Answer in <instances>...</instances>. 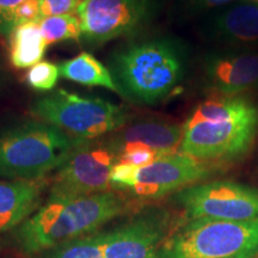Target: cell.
Here are the masks:
<instances>
[{
  "instance_id": "cell-1",
  "label": "cell",
  "mask_w": 258,
  "mask_h": 258,
  "mask_svg": "<svg viewBox=\"0 0 258 258\" xmlns=\"http://www.w3.org/2000/svg\"><path fill=\"white\" fill-rule=\"evenodd\" d=\"M117 93L139 106L169 101L182 90L186 59L182 47L167 37H131L116 46L106 63Z\"/></svg>"
},
{
  "instance_id": "cell-2",
  "label": "cell",
  "mask_w": 258,
  "mask_h": 258,
  "mask_svg": "<svg viewBox=\"0 0 258 258\" xmlns=\"http://www.w3.org/2000/svg\"><path fill=\"white\" fill-rule=\"evenodd\" d=\"M257 137V103L244 95L212 93L183 122L179 152L224 166L246 156Z\"/></svg>"
},
{
  "instance_id": "cell-3",
  "label": "cell",
  "mask_w": 258,
  "mask_h": 258,
  "mask_svg": "<svg viewBox=\"0 0 258 258\" xmlns=\"http://www.w3.org/2000/svg\"><path fill=\"white\" fill-rule=\"evenodd\" d=\"M132 208L131 198L114 190L79 198H47L14 231L16 246L29 256L53 250L67 241L96 233Z\"/></svg>"
},
{
  "instance_id": "cell-4",
  "label": "cell",
  "mask_w": 258,
  "mask_h": 258,
  "mask_svg": "<svg viewBox=\"0 0 258 258\" xmlns=\"http://www.w3.org/2000/svg\"><path fill=\"white\" fill-rule=\"evenodd\" d=\"M80 141L32 116L0 124V179L48 178Z\"/></svg>"
},
{
  "instance_id": "cell-5",
  "label": "cell",
  "mask_w": 258,
  "mask_h": 258,
  "mask_svg": "<svg viewBox=\"0 0 258 258\" xmlns=\"http://www.w3.org/2000/svg\"><path fill=\"white\" fill-rule=\"evenodd\" d=\"M258 253V219H185L161 245L158 258H252Z\"/></svg>"
},
{
  "instance_id": "cell-6",
  "label": "cell",
  "mask_w": 258,
  "mask_h": 258,
  "mask_svg": "<svg viewBox=\"0 0 258 258\" xmlns=\"http://www.w3.org/2000/svg\"><path fill=\"white\" fill-rule=\"evenodd\" d=\"M32 117L59 128L77 140H95L123 127L132 116L124 106L99 97L80 96L57 89L31 103Z\"/></svg>"
},
{
  "instance_id": "cell-7",
  "label": "cell",
  "mask_w": 258,
  "mask_h": 258,
  "mask_svg": "<svg viewBox=\"0 0 258 258\" xmlns=\"http://www.w3.org/2000/svg\"><path fill=\"white\" fill-rule=\"evenodd\" d=\"M118 161L104 138L82 140L49 178L48 198H79L111 191L110 173Z\"/></svg>"
},
{
  "instance_id": "cell-8",
  "label": "cell",
  "mask_w": 258,
  "mask_h": 258,
  "mask_svg": "<svg viewBox=\"0 0 258 258\" xmlns=\"http://www.w3.org/2000/svg\"><path fill=\"white\" fill-rule=\"evenodd\" d=\"M185 219L246 221L258 219V188L232 180H206L172 196Z\"/></svg>"
},
{
  "instance_id": "cell-9",
  "label": "cell",
  "mask_w": 258,
  "mask_h": 258,
  "mask_svg": "<svg viewBox=\"0 0 258 258\" xmlns=\"http://www.w3.org/2000/svg\"><path fill=\"white\" fill-rule=\"evenodd\" d=\"M153 15V0H83L78 10L80 43L96 48L118 38L139 36Z\"/></svg>"
},
{
  "instance_id": "cell-10",
  "label": "cell",
  "mask_w": 258,
  "mask_h": 258,
  "mask_svg": "<svg viewBox=\"0 0 258 258\" xmlns=\"http://www.w3.org/2000/svg\"><path fill=\"white\" fill-rule=\"evenodd\" d=\"M221 165L207 163L180 152L171 153L150 165L137 167L125 195L137 200H159L206 182L217 175Z\"/></svg>"
},
{
  "instance_id": "cell-11",
  "label": "cell",
  "mask_w": 258,
  "mask_h": 258,
  "mask_svg": "<svg viewBox=\"0 0 258 258\" xmlns=\"http://www.w3.org/2000/svg\"><path fill=\"white\" fill-rule=\"evenodd\" d=\"M171 221L166 209H141L114 230L106 231L104 258H158L171 233Z\"/></svg>"
},
{
  "instance_id": "cell-12",
  "label": "cell",
  "mask_w": 258,
  "mask_h": 258,
  "mask_svg": "<svg viewBox=\"0 0 258 258\" xmlns=\"http://www.w3.org/2000/svg\"><path fill=\"white\" fill-rule=\"evenodd\" d=\"M103 138L118 158L134 150H150L166 156L179 152L183 123L154 116L131 118L123 127Z\"/></svg>"
},
{
  "instance_id": "cell-13",
  "label": "cell",
  "mask_w": 258,
  "mask_h": 258,
  "mask_svg": "<svg viewBox=\"0 0 258 258\" xmlns=\"http://www.w3.org/2000/svg\"><path fill=\"white\" fill-rule=\"evenodd\" d=\"M206 83L213 95L241 96L258 89V54L225 53L211 55L205 63Z\"/></svg>"
},
{
  "instance_id": "cell-14",
  "label": "cell",
  "mask_w": 258,
  "mask_h": 258,
  "mask_svg": "<svg viewBox=\"0 0 258 258\" xmlns=\"http://www.w3.org/2000/svg\"><path fill=\"white\" fill-rule=\"evenodd\" d=\"M49 178L37 180L0 179V234L15 231L41 207Z\"/></svg>"
},
{
  "instance_id": "cell-15",
  "label": "cell",
  "mask_w": 258,
  "mask_h": 258,
  "mask_svg": "<svg viewBox=\"0 0 258 258\" xmlns=\"http://www.w3.org/2000/svg\"><path fill=\"white\" fill-rule=\"evenodd\" d=\"M221 40L240 47H258V3L246 2L222 11L213 23Z\"/></svg>"
},
{
  "instance_id": "cell-16",
  "label": "cell",
  "mask_w": 258,
  "mask_h": 258,
  "mask_svg": "<svg viewBox=\"0 0 258 258\" xmlns=\"http://www.w3.org/2000/svg\"><path fill=\"white\" fill-rule=\"evenodd\" d=\"M6 43L10 63L18 70L31 69L41 62L48 47L38 22L17 25Z\"/></svg>"
},
{
  "instance_id": "cell-17",
  "label": "cell",
  "mask_w": 258,
  "mask_h": 258,
  "mask_svg": "<svg viewBox=\"0 0 258 258\" xmlns=\"http://www.w3.org/2000/svg\"><path fill=\"white\" fill-rule=\"evenodd\" d=\"M61 78L90 88H103L117 93L115 82L106 64L88 51L59 64Z\"/></svg>"
},
{
  "instance_id": "cell-18",
  "label": "cell",
  "mask_w": 258,
  "mask_h": 258,
  "mask_svg": "<svg viewBox=\"0 0 258 258\" xmlns=\"http://www.w3.org/2000/svg\"><path fill=\"white\" fill-rule=\"evenodd\" d=\"M47 46L63 41L82 42V22L77 15L50 16L38 21Z\"/></svg>"
},
{
  "instance_id": "cell-19",
  "label": "cell",
  "mask_w": 258,
  "mask_h": 258,
  "mask_svg": "<svg viewBox=\"0 0 258 258\" xmlns=\"http://www.w3.org/2000/svg\"><path fill=\"white\" fill-rule=\"evenodd\" d=\"M106 231L67 241L50 251L44 258H104Z\"/></svg>"
},
{
  "instance_id": "cell-20",
  "label": "cell",
  "mask_w": 258,
  "mask_h": 258,
  "mask_svg": "<svg viewBox=\"0 0 258 258\" xmlns=\"http://www.w3.org/2000/svg\"><path fill=\"white\" fill-rule=\"evenodd\" d=\"M60 78L59 66L49 61H41L29 69L25 80L34 90L42 92L53 91Z\"/></svg>"
},
{
  "instance_id": "cell-21",
  "label": "cell",
  "mask_w": 258,
  "mask_h": 258,
  "mask_svg": "<svg viewBox=\"0 0 258 258\" xmlns=\"http://www.w3.org/2000/svg\"><path fill=\"white\" fill-rule=\"evenodd\" d=\"M27 0H0V38L8 42L16 28L18 10Z\"/></svg>"
},
{
  "instance_id": "cell-22",
  "label": "cell",
  "mask_w": 258,
  "mask_h": 258,
  "mask_svg": "<svg viewBox=\"0 0 258 258\" xmlns=\"http://www.w3.org/2000/svg\"><path fill=\"white\" fill-rule=\"evenodd\" d=\"M83 0H40L41 19L50 16L77 15Z\"/></svg>"
},
{
  "instance_id": "cell-23",
  "label": "cell",
  "mask_w": 258,
  "mask_h": 258,
  "mask_svg": "<svg viewBox=\"0 0 258 258\" xmlns=\"http://www.w3.org/2000/svg\"><path fill=\"white\" fill-rule=\"evenodd\" d=\"M161 157H164L163 154L153 152V151L150 150H134L128 153L122 154L118 158V161L131 164V165L135 167H144L146 165H150V164H152L153 161L158 160Z\"/></svg>"
},
{
  "instance_id": "cell-24",
  "label": "cell",
  "mask_w": 258,
  "mask_h": 258,
  "mask_svg": "<svg viewBox=\"0 0 258 258\" xmlns=\"http://www.w3.org/2000/svg\"><path fill=\"white\" fill-rule=\"evenodd\" d=\"M196 4L201 8H218V6H222L228 4V3L233 2V0H195Z\"/></svg>"
},
{
  "instance_id": "cell-25",
  "label": "cell",
  "mask_w": 258,
  "mask_h": 258,
  "mask_svg": "<svg viewBox=\"0 0 258 258\" xmlns=\"http://www.w3.org/2000/svg\"><path fill=\"white\" fill-rule=\"evenodd\" d=\"M5 83H6V70H5L4 61H3V56L2 54H0V91H2V89L4 88Z\"/></svg>"
},
{
  "instance_id": "cell-26",
  "label": "cell",
  "mask_w": 258,
  "mask_h": 258,
  "mask_svg": "<svg viewBox=\"0 0 258 258\" xmlns=\"http://www.w3.org/2000/svg\"><path fill=\"white\" fill-rule=\"evenodd\" d=\"M246 2H250V3H258V0H246Z\"/></svg>"
},
{
  "instance_id": "cell-27",
  "label": "cell",
  "mask_w": 258,
  "mask_h": 258,
  "mask_svg": "<svg viewBox=\"0 0 258 258\" xmlns=\"http://www.w3.org/2000/svg\"><path fill=\"white\" fill-rule=\"evenodd\" d=\"M252 258H258V253H257V254H256V256H253V257H252Z\"/></svg>"
}]
</instances>
